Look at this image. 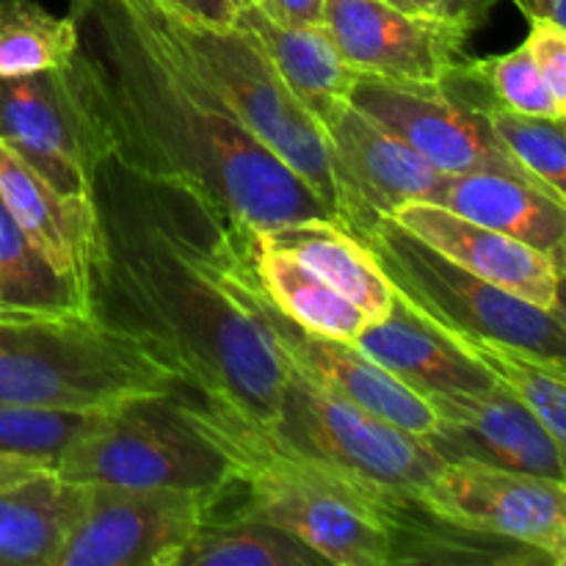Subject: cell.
<instances>
[{
    "label": "cell",
    "mask_w": 566,
    "mask_h": 566,
    "mask_svg": "<svg viewBox=\"0 0 566 566\" xmlns=\"http://www.w3.org/2000/svg\"><path fill=\"white\" fill-rule=\"evenodd\" d=\"M105 409L81 412V409L53 407H0V453L50 462L55 470L61 453L86 434Z\"/></svg>",
    "instance_id": "f546056e"
},
{
    "label": "cell",
    "mask_w": 566,
    "mask_h": 566,
    "mask_svg": "<svg viewBox=\"0 0 566 566\" xmlns=\"http://www.w3.org/2000/svg\"><path fill=\"white\" fill-rule=\"evenodd\" d=\"M468 66L479 77L481 86L486 88V94L503 108L566 122V103L551 92L525 44L503 55L468 61Z\"/></svg>",
    "instance_id": "4dcf8cb0"
},
{
    "label": "cell",
    "mask_w": 566,
    "mask_h": 566,
    "mask_svg": "<svg viewBox=\"0 0 566 566\" xmlns=\"http://www.w3.org/2000/svg\"><path fill=\"white\" fill-rule=\"evenodd\" d=\"M177 387L153 352L97 315L0 318V407L94 412Z\"/></svg>",
    "instance_id": "5b68a950"
},
{
    "label": "cell",
    "mask_w": 566,
    "mask_h": 566,
    "mask_svg": "<svg viewBox=\"0 0 566 566\" xmlns=\"http://www.w3.org/2000/svg\"><path fill=\"white\" fill-rule=\"evenodd\" d=\"M514 3H517V9L523 11V14L528 17V20H536V17H547V20H553V22H558V25H564V22L558 20L556 6H553V0H514Z\"/></svg>",
    "instance_id": "8d00e7d4"
},
{
    "label": "cell",
    "mask_w": 566,
    "mask_h": 566,
    "mask_svg": "<svg viewBox=\"0 0 566 566\" xmlns=\"http://www.w3.org/2000/svg\"><path fill=\"white\" fill-rule=\"evenodd\" d=\"M177 566H326V558L269 520L238 509L230 520L210 514Z\"/></svg>",
    "instance_id": "4316f807"
},
{
    "label": "cell",
    "mask_w": 566,
    "mask_h": 566,
    "mask_svg": "<svg viewBox=\"0 0 566 566\" xmlns=\"http://www.w3.org/2000/svg\"><path fill=\"white\" fill-rule=\"evenodd\" d=\"M271 20L282 25L302 28V25H321L324 22L326 0H254Z\"/></svg>",
    "instance_id": "d6a6232c"
},
{
    "label": "cell",
    "mask_w": 566,
    "mask_h": 566,
    "mask_svg": "<svg viewBox=\"0 0 566 566\" xmlns=\"http://www.w3.org/2000/svg\"><path fill=\"white\" fill-rule=\"evenodd\" d=\"M0 199L44 260L92 298L103 254V224L94 193L59 191L0 142Z\"/></svg>",
    "instance_id": "ac0fdd59"
},
{
    "label": "cell",
    "mask_w": 566,
    "mask_h": 566,
    "mask_svg": "<svg viewBox=\"0 0 566 566\" xmlns=\"http://www.w3.org/2000/svg\"><path fill=\"white\" fill-rule=\"evenodd\" d=\"M75 17H55L36 0H0V77L59 70L77 53Z\"/></svg>",
    "instance_id": "83f0119b"
},
{
    "label": "cell",
    "mask_w": 566,
    "mask_h": 566,
    "mask_svg": "<svg viewBox=\"0 0 566 566\" xmlns=\"http://www.w3.org/2000/svg\"><path fill=\"white\" fill-rule=\"evenodd\" d=\"M0 142L59 191L94 193L114 147L81 55L59 70L0 77Z\"/></svg>",
    "instance_id": "30bf717a"
},
{
    "label": "cell",
    "mask_w": 566,
    "mask_h": 566,
    "mask_svg": "<svg viewBox=\"0 0 566 566\" xmlns=\"http://www.w3.org/2000/svg\"><path fill=\"white\" fill-rule=\"evenodd\" d=\"M396 6L409 11H423V14H437V17H473L470 14V6L475 0H392Z\"/></svg>",
    "instance_id": "d590c367"
},
{
    "label": "cell",
    "mask_w": 566,
    "mask_h": 566,
    "mask_svg": "<svg viewBox=\"0 0 566 566\" xmlns=\"http://www.w3.org/2000/svg\"><path fill=\"white\" fill-rule=\"evenodd\" d=\"M280 365L285 381L271 429L291 446L415 497L440 473L446 462L423 437L368 412L291 365Z\"/></svg>",
    "instance_id": "9c48e42d"
},
{
    "label": "cell",
    "mask_w": 566,
    "mask_h": 566,
    "mask_svg": "<svg viewBox=\"0 0 566 566\" xmlns=\"http://www.w3.org/2000/svg\"><path fill=\"white\" fill-rule=\"evenodd\" d=\"M431 205L564 258L566 202L517 177L495 171L442 175Z\"/></svg>",
    "instance_id": "44dd1931"
},
{
    "label": "cell",
    "mask_w": 566,
    "mask_h": 566,
    "mask_svg": "<svg viewBox=\"0 0 566 566\" xmlns=\"http://www.w3.org/2000/svg\"><path fill=\"white\" fill-rule=\"evenodd\" d=\"M379 260L398 296L429 315L437 324L464 335L492 337L564 363V315L525 302L462 265L442 258L407 230L385 219L359 235Z\"/></svg>",
    "instance_id": "8992f818"
},
{
    "label": "cell",
    "mask_w": 566,
    "mask_h": 566,
    "mask_svg": "<svg viewBox=\"0 0 566 566\" xmlns=\"http://www.w3.org/2000/svg\"><path fill=\"white\" fill-rule=\"evenodd\" d=\"M205 254H208L216 280L230 293L232 302L263 329L265 340H269L271 352L276 354L280 363L291 365L307 379L340 392L348 401L359 403L368 412L379 415V418L390 420V423L401 426L412 434L426 437L434 429L437 415L429 407V401L412 387L401 385L396 376L387 374L374 359L365 357L354 343L315 335V332L285 318L258 287L241 249L235 247L230 230L221 224L216 213H208Z\"/></svg>",
    "instance_id": "52a82bcc"
},
{
    "label": "cell",
    "mask_w": 566,
    "mask_h": 566,
    "mask_svg": "<svg viewBox=\"0 0 566 566\" xmlns=\"http://www.w3.org/2000/svg\"><path fill=\"white\" fill-rule=\"evenodd\" d=\"M235 25L258 39L287 92L318 122L321 130H329L352 105L359 72L346 64L324 22L291 28L271 20L258 3H247L235 11Z\"/></svg>",
    "instance_id": "ffe728a7"
},
{
    "label": "cell",
    "mask_w": 566,
    "mask_h": 566,
    "mask_svg": "<svg viewBox=\"0 0 566 566\" xmlns=\"http://www.w3.org/2000/svg\"><path fill=\"white\" fill-rule=\"evenodd\" d=\"M77 315H94L92 298L44 260L0 199V318Z\"/></svg>",
    "instance_id": "d4e9b609"
},
{
    "label": "cell",
    "mask_w": 566,
    "mask_h": 566,
    "mask_svg": "<svg viewBox=\"0 0 566 566\" xmlns=\"http://www.w3.org/2000/svg\"><path fill=\"white\" fill-rule=\"evenodd\" d=\"M127 3L147 22L169 59L202 83L293 175L302 177L343 224L326 133L287 92L258 39L235 22L221 25L199 20L166 0Z\"/></svg>",
    "instance_id": "277c9868"
},
{
    "label": "cell",
    "mask_w": 566,
    "mask_h": 566,
    "mask_svg": "<svg viewBox=\"0 0 566 566\" xmlns=\"http://www.w3.org/2000/svg\"><path fill=\"white\" fill-rule=\"evenodd\" d=\"M354 346L420 396L484 392L497 387L484 368L464 357L437 321L396 293L390 313L368 324Z\"/></svg>",
    "instance_id": "d6986e66"
},
{
    "label": "cell",
    "mask_w": 566,
    "mask_h": 566,
    "mask_svg": "<svg viewBox=\"0 0 566 566\" xmlns=\"http://www.w3.org/2000/svg\"><path fill=\"white\" fill-rule=\"evenodd\" d=\"M72 17L116 164L191 193L232 232L337 221L302 177L169 59L127 0H75Z\"/></svg>",
    "instance_id": "7a4b0ae2"
},
{
    "label": "cell",
    "mask_w": 566,
    "mask_h": 566,
    "mask_svg": "<svg viewBox=\"0 0 566 566\" xmlns=\"http://www.w3.org/2000/svg\"><path fill=\"white\" fill-rule=\"evenodd\" d=\"M324 25L359 75L440 83L462 61L473 17L423 14L390 0H326Z\"/></svg>",
    "instance_id": "5bb4252c"
},
{
    "label": "cell",
    "mask_w": 566,
    "mask_h": 566,
    "mask_svg": "<svg viewBox=\"0 0 566 566\" xmlns=\"http://www.w3.org/2000/svg\"><path fill=\"white\" fill-rule=\"evenodd\" d=\"M227 492L88 484L55 566H177Z\"/></svg>",
    "instance_id": "8fae6325"
},
{
    "label": "cell",
    "mask_w": 566,
    "mask_h": 566,
    "mask_svg": "<svg viewBox=\"0 0 566 566\" xmlns=\"http://www.w3.org/2000/svg\"><path fill=\"white\" fill-rule=\"evenodd\" d=\"M401 230L437 249L442 258L462 265L470 274L525 298V302L564 315L562 280L564 258L528 247L512 235L462 219L431 202L401 205L387 216Z\"/></svg>",
    "instance_id": "e0dca14e"
},
{
    "label": "cell",
    "mask_w": 566,
    "mask_h": 566,
    "mask_svg": "<svg viewBox=\"0 0 566 566\" xmlns=\"http://www.w3.org/2000/svg\"><path fill=\"white\" fill-rule=\"evenodd\" d=\"M553 6H556V14H558V20H562L564 25H566V0H553Z\"/></svg>",
    "instance_id": "74e56055"
},
{
    "label": "cell",
    "mask_w": 566,
    "mask_h": 566,
    "mask_svg": "<svg viewBox=\"0 0 566 566\" xmlns=\"http://www.w3.org/2000/svg\"><path fill=\"white\" fill-rule=\"evenodd\" d=\"M169 396L105 409L97 423L61 453L53 473L75 484L235 490L219 448L171 409Z\"/></svg>",
    "instance_id": "ba28073f"
},
{
    "label": "cell",
    "mask_w": 566,
    "mask_h": 566,
    "mask_svg": "<svg viewBox=\"0 0 566 566\" xmlns=\"http://www.w3.org/2000/svg\"><path fill=\"white\" fill-rule=\"evenodd\" d=\"M437 423L423 437L442 462L492 464L523 473L566 479V448L558 446L534 412L514 396L492 387L484 392H429Z\"/></svg>",
    "instance_id": "2e32d148"
},
{
    "label": "cell",
    "mask_w": 566,
    "mask_h": 566,
    "mask_svg": "<svg viewBox=\"0 0 566 566\" xmlns=\"http://www.w3.org/2000/svg\"><path fill=\"white\" fill-rule=\"evenodd\" d=\"M442 326V324H440ZM459 352L486 370L503 392L523 401L539 423L551 431L553 440L566 448V365L539 357L534 352L492 340V337L464 335L442 326Z\"/></svg>",
    "instance_id": "484cf974"
},
{
    "label": "cell",
    "mask_w": 566,
    "mask_h": 566,
    "mask_svg": "<svg viewBox=\"0 0 566 566\" xmlns=\"http://www.w3.org/2000/svg\"><path fill=\"white\" fill-rule=\"evenodd\" d=\"M418 501L442 523L512 542L566 564V484L523 470L457 459L418 492Z\"/></svg>",
    "instance_id": "7c38bea8"
},
{
    "label": "cell",
    "mask_w": 566,
    "mask_h": 566,
    "mask_svg": "<svg viewBox=\"0 0 566 566\" xmlns=\"http://www.w3.org/2000/svg\"><path fill=\"white\" fill-rule=\"evenodd\" d=\"M171 3L175 9L186 11V14L199 17V20H208V22H235V3L232 0H166Z\"/></svg>",
    "instance_id": "e575fe53"
},
{
    "label": "cell",
    "mask_w": 566,
    "mask_h": 566,
    "mask_svg": "<svg viewBox=\"0 0 566 566\" xmlns=\"http://www.w3.org/2000/svg\"><path fill=\"white\" fill-rule=\"evenodd\" d=\"M86 497L88 484L55 473L0 490V566H55Z\"/></svg>",
    "instance_id": "cb8c5ba5"
},
{
    "label": "cell",
    "mask_w": 566,
    "mask_h": 566,
    "mask_svg": "<svg viewBox=\"0 0 566 566\" xmlns=\"http://www.w3.org/2000/svg\"><path fill=\"white\" fill-rule=\"evenodd\" d=\"M490 122L497 142L506 147V153L523 166L528 175H534L542 186L551 188L562 202H566V142L564 122L547 119V116H531L509 111L486 97L475 103Z\"/></svg>",
    "instance_id": "f1b7e54d"
},
{
    "label": "cell",
    "mask_w": 566,
    "mask_h": 566,
    "mask_svg": "<svg viewBox=\"0 0 566 566\" xmlns=\"http://www.w3.org/2000/svg\"><path fill=\"white\" fill-rule=\"evenodd\" d=\"M332 171L340 191L343 227L363 235L401 205L431 202L442 171L407 142L348 105L326 130Z\"/></svg>",
    "instance_id": "9a60e30c"
},
{
    "label": "cell",
    "mask_w": 566,
    "mask_h": 566,
    "mask_svg": "<svg viewBox=\"0 0 566 566\" xmlns=\"http://www.w3.org/2000/svg\"><path fill=\"white\" fill-rule=\"evenodd\" d=\"M169 403L227 459L235 486L247 492L243 512L296 536L326 564L429 562L446 536L448 523L415 495L359 479L291 446L224 398L177 387Z\"/></svg>",
    "instance_id": "3957f363"
},
{
    "label": "cell",
    "mask_w": 566,
    "mask_h": 566,
    "mask_svg": "<svg viewBox=\"0 0 566 566\" xmlns=\"http://www.w3.org/2000/svg\"><path fill=\"white\" fill-rule=\"evenodd\" d=\"M94 199L103 224L94 315L136 337L182 387L274 423L285 370L263 329L210 271V210L114 158L99 169Z\"/></svg>",
    "instance_id": "6da1fadb"
},
{
    "label": "cell",
    "mask_w": 566,
    "mask_h": 566,
    "mask_svg": "<svg viewBox=\"0 0 566 566\" xmlns=\"http://www.w3.org/2000/svg\"><path fill=\"white\" fill-rule=\"evenodd\" d=\"M352 105L407 142L442 175L495 171L556 197L506 153L479 105L448 83V77L440 83H390L359 75Z\"/></svg>",
    "instance_id": "4fadbf2b"
},
{
    "label": "cell",
    "mask_w": 566,
    "mask_h": 566,
    "mask_svg": "<svg viewBox=\"0 0 566 566\" xmlns=\"http://www.w3.org/2000/svg\"><path fill=\"white\" fill-rule=\"evenodd\" d=\"M42 473H53V464L39 462V459L25 457H11V453H0V490L31 481Z\"/></svg>",
    "instance_id": "836d02e7"
},
{
    "label": "cell",
    "mask_w": 566,
    "mask_h": 566,
    "mask_svg": "<svg viewBox=\"0 0 566 566\" xmlns=\"http://www.w3.org/2000/svg\"><path fill=\"white\" fill-rule=\"evenodd\" d=\"M390 3H392V0H390Z\"/></svg>",
    "instance_id": "ab89813d"
},
{
    "label": "cell",
    "mask_w": 566,
    "mask_h": 566,
    "mask_svg": "<svg viewBox=\"0 0 566 566\" xmlns=\"http://www.w3.org/2000/svg\"><path fill=\"white\" fill-rule=\"evenodd\" d=\"M232 3H235V9H241V6H247V3H254V0H232Z\"/></svg>",
    "instance_id": "f35d334b"
},
{
    "label": "cell",
    "mask_w": 566,
    "mask_h": 566,
    "mask_svg": "<svg viewBox=\"0 0 566 566\" xmlns=\"http://www.w3.org/2000/svg\"><path fill=\"white\" fill-rule=\"evenodd\" d=\"M230 235L241 249L260 291L293 324L343 343L357 340L370 324L352 302L332 291L296 254L276 247L263 232L230 230Z\"/></svg>",
    "instance_id": "7402d4cb"
},
{
    "label": "cell",
    "mask_w": 566,
    "mask_h": 566,
    "mask_svg": "<svg viewBox=\"0 0 566 566\" xmlns=\"http://www.w3.org/2000/svg\"><path fill=\"white\" fill-rule=\"evenodd\" d=\"M523 44L551 92L566 103V28L547 17H536L531 20L528 39Z\"/></svg>",
    "instance_id": "1f68e13d"
},
{
    "label": "cell",
    "mask_w": 566,
    "mask_h": 566,
    "mask_svg": "<svg viewBox=\"0 0 566 566\" xmlns=\"http://www.w3.org/2000/svg\"><path fill=\"white\" fill-rule=\"evenodd\" d=\"M276 247L296 254L315 276L346 302H352L370 324L385 318L396 304L390 285L365 241L337 221H302L263 232Z\"/></svg>",
    "instance_id": "603a6c76"
}]
</instances>
